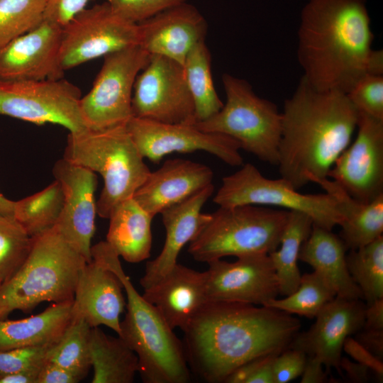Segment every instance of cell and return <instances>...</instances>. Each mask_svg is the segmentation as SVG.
Masks as SVG:
<instances>
[{
  "label": "cell",
  "mask_w": 383,
  "mask_h": 383,
  "mask_svg": "<svg viewBox=\"0 0 383 383\" xmlns=\"http://www.w3.org/2000/svg\"><path fill=\"white\" fill-rule=\"evenodd\" d=\"M213 190L214 186L211 184L160 213L166 231L165 241L159 255L146 264L140 279L143 289L158 282L177 263L180 251L195 237L208 217L209 213H201V209Z\"/></svg>",
  "instance_id": "cell-24"
},
{
  "label": "cell",
  "mask_w": 383,
  "mask_h": 383,
  "mask_svg": "<svg viewBox=\"0 0 383 383\" xmlns=\"http://www.w3.org/2000/svg\"><path fill=\"white\" fill-rule=\"evenodd\" d=\"M63 157L101 175L96 213L104 218L118 204L132 198L151 172L126 125L69 133Z\"/></svg>",
  "instance_id": "cell-6"
},
{
  "label": "cell",
  "mask_w": 383,
  "mask_h": 383,
  "mask_svg": "<svg viewBox=\"0 0 383 383\" xmlns=\"http://www.w3.org/2000/svg\"><path fill=\"white\" fill-rule=\"evenodd\" d=\"M52 172L64 194L62 210L55 226L86 262H89L97 214L96 173L64 157L55 162Z\"/></svg>",
  "instance_id": "cell-17"
},
{
  "label": "cell",
  "mask_w": 383,
  "mask_h": 383,
  "mask_svg": "<svg viewBox=\"0 0 383 383\" xmlns=\"http://www.w3.org/2000/svg\"><path fill=\"white\" fill-rule=\"evenodd\" d=\"M50 347L21 348L0 351V377L44 364Z\"/></svg>",
  "instance_id": "cell-40"
},
{
  "label": "cell",
  "mask_w": 383,
  "mask_h": 383,
  "mask_svg": "<svg viewBox=\"0 0 383 383\" xmlns=\"http://www.w3.org/2000/svg\"><path fill=\"white\" fill-rule=\"evenodd\" d=\"M297 35L302 77L313 88L348 94L367 74L374 39L367 0H309Z\"/></svg>",
  "instance_id": "cell-3"
},
{
  "label": "cell",
  "mask_w": 383,
  "mask_h": 383,
  "mask_svg": "<svg viewBox=\"0 0 383 383\" xmlns=\"http://www.w3.org/2000/svg\"><path fill=\"white\" fill-rule=\"evenodd\" d=\"M14 201L0 194V216H13Z\"/></svg>",
  "instance_id": "cell-52"
},
{
  "label": "cell",
  "mask_w": 383,
  "mask_h": 383,
  "mask_svg": "<svg viewBox=\"0 0 383 383\" xmlns=\"http://www.w3.org/2000/svg\"><path fill=\"white\" fill-rule=\"evenodd\" d=\"M62 26L43 18L31 30L0 48V78L45 80L62 79L59 62Z\"/></svg>",
  "instance_id": "cell-19"
},
{
  "label": "cell",
  "mask_w": 383,
  "mask_h": 383,
  "mask_svg": "<svg viewBox=\"0 0 383 383\" xmlns=\"http://www.w3.org/2000/svg\"><path fill=\"white\" fill-rule=\"evenodd\" d=\"M343 349L357 362L372 370L379 379L382 380L383 363L382 360L367 350L355 339L348 337L344 342Z\"/></svg>",
  "instance_id": "cell-44"
},
{
  "label": "cell",
  "mask_w": 383,
  "mask_h": 383,
  "mask_svg": "<svg viewBox=\"0 0 383 383\" xmlns=\"http://www.w3.org/2000/svg\"><path fill=\"white\" fill-rule=\"evenodd\" d=\"M367 74L383 75L382 50H372L368 60Z\"/></svg>",
  "instance_id": "cell-51"
},
{
  "label": "cell",
  "mask_w": 383,
  "mask_h": 383,
  "mask_svg": "<svg viewBox=\"0 0 383 383\" xmlns=\"http://www.w3.org/2000/svg\"><path fill=\"white\" fill-rule=\"evenodd\" d=\"M73 300L53 303L41 313L18 320L0 319V351L57 343L72 321Z\"/></svg>",
  "instance_id": "cell-26"
},
{
  "label": "cell",
  "mask_w": 383,
  "mask_h": 383,
  "mask_svg": "<svg viewBox=\"0 0 383 383\" xmlns=\"http://www.w3.org/2000/svg\"><path fill=\"white\" fill-rule=\"evenodd\" d=\"M277 355L254 358L235 370L225 383H274L273 361Z\"/></svg>",
  "instance_id": "cell-41"
},
{
  "label": "cell",
  "mask_w": 383,
  "mask_h": 383,
  "mask_svg": "<svg viewBox=\"0 0 383 383\" xmlns=\"http://www.w3.org/2000/svg\"><path fill=\"white\" fill-rule=\"evenodd\" d=\"M46 0H0V48L44 18Z\"/></svg>",
  "instance_id": "cell-36"
},
{
  "label": "cell",
  "mask_w": 383,
  "mask_h": 383,
  "mask_svg": "<svg viewBox=\"0 0 383 383\" xmlns=\"http://www.w3.org/2000/svg\"><path fill=\"white\" fill-rule=\"evenodd\" d=\"M90 353L92 383H131L138 373L136 353L120 336L108 335L99 327L91 328Z\"/></svg>",
  "instance_id": "cell-29"
},
{
  "label": "cell",
  "mask_w": 383,
  "mask_h": 383,
  "mask_svg": "<svg viewBox=\"0 0 383 383\" xmlns=\"http://www.w3.org/2000/svg\"><path fill=\"white\" fill-rule=\"evenodd\" d=\"M340 367L353 382L362 383L369 380L370 369L362 364L352 362L344 357L340 359Z\"/></svg>",
  "instance_id": "cell-48"
},
{
  "label": "cell",
  "mask_w": 383,
  "mask_h": 383,
  "mask_svg": "<svg viewBox=\"0 0 383 383\" xmlns=\"http://www.w3.org/2000/svg\"><path fill=\"white\" fill-rule=\"evenodd\" d=\"M313 182L335 199L343 218L340 237L348 250L357 249L382 235L383 194L370 203H362L329 178L314 179Z\"/></svg>",
  "instance_id": "cell-27"
},
{
  "label": "cell",
  "mask_w": 383,
  "mask_h": 383,
  "mask_svg": "<svg viewBox=\"0 0 383 383\" xmlns=\"http://www.w3.org/2000/svg\"><path fill=\"white\" fill-rule=\"evenodd\" d=\"M357 134L338 156L328 178L350 196L370 203L383 194V119L359 112Z\"/></svg>",
  "instance_id": "cell-15"
},
{
  "label": "cell",
  "mask_w": 383,
  "mask_h": 383,
  "mask_svg": "<svg viewBox=\"0 0 383 383\" xmlns=\"http://www.w3.org/2000/svg\"><path fill=\"white\" fill-rule=\"evenodd\" d=\"M43 365V364L1 377L0 383H38L39 373Z\"/></svg>",
  "instance_id": "cell-50"
},
{
  "label": "cell",
  "mask_w": 383,
  "mask_h": 383,
  "mask_svg": "<svg viewBox=\"0 0 383 383\" xmlns=\"http://www.w3.org/2000/svg\"><path fill=\"white\" fill-rule=\"evenodd\" d=\"M122 283L116 274L91 258L81 269L73 299L72 318L91 328L105 326L120 333V317L126 306Z\"/></svg>",
  "instance_id": "cell-21"
},
{
  "label": "cell",
  "mask_w": 383,
  "mask_h": 383,
  "mask_svg": "<svg viewBox=\"0 0 383 383\" xmlns=\"http://www.w3.org/2000/svg\"><path fill=\"white\" fill-rule=\"evenodd\" d=\"M126 128L142 156L155 164L173 152L203 150L229 165H243L237 140L224 134L201 131L194 124L165 123L132 117Z\"/></svg>",
  "instance_id": "cell-14"
},
{
  "label": "cell",
  "mask_w": 383,
  "mask_h": 383,
  "mask_svg": "<svg viewBox=\"0 0 383 383\" xmlns=\"http://www.w3.org/2000/svg\"><path fill=\"white\" fill-rule=\"evenodd\" d=\"M63 202L62 186L55 179L44 189L14 201L13 217L26 233L34 238L57 224Z\"/></svg>",
  "instance_id": "cell-32"
},
{
  "label": "cell",
  "mask_w": 383,
  "mask_h": 383,
  "mask_svg": "<svg viewBox=\"0 0 383 383\" xmlns=\"http://www.w3.org/2000/svg\"><path fill=\"white\" fill-rule=\"evenodd\" d=\"M90 0H46L44 18L64 26Z\"/></svg>",
  "instance_id": "cell-43"
},
{
  "label": "cell",
  "mask_w": 383,
  "mask_h": 383,
  "mask_svg": "<svg viewBox=\"0 0 383 383\" xmlns=\"http://www.w3.org/2000/svg\"><path fill=\"white\" fill-rule=\"evenodd\" d=\"M301 379V383H323L328 380L323 364L318 359L306 355V361Z\"/></svg>",
  "instance_id": "cell-47"
},
{
  "label": "cell",
  "mask_w": 383,
  "mask_h": 383,
  "mask_svg": "<svg viewBox=\"0 0 383 383\" xmlns=\"http://www.w3.org/2000/svg\"><path fill=\"white\" fill-rule=\"evenodd\" d=\"M33 241L13 216H0V286L23 265Z\"/></svg>",
  "instance_id": "cell-37"
},
{
  "label": "cell",
  "mask_w": 383,
  "mask_h": 383,
  "mask_svg": "<svg viewBox=\"0 0 383 383\" xmlns=\"http://www.w3.org/2000/svg\"><path fill=\"white\" fill-rule=\"evenodd\" d=\"M86 260L54 226L33 238L18 271L0 286V319L13 311H32L42 302L73 300Z\"/></svg>",
  "instance_id": "cell-5"
},
{
  "label": "cell",
  "mask_w": 383,
  "mask_h": 383,
  "mask_svg": "<svg viewBox=\"0 0 383 383\" xmlns=\"http://www.w3.org/2000/svg\"><path fill=\"white\" fill-rule=\"evenodd\" d=\"M133 117L165 123H195L194 104L183 65L152 55L136 77L132 97Z\"/></svg>",
  "instance_id": "cell-13"
},
{
  "label": "cell",
  "mask_w": 383,
  "mask_h": 383,
  "mask_svg": "<svg viewBox=\"0 0 383 383\" xmlns=\"http://www.w3.org/2000/svg\"><path fill=\"white\" fill-rule=\"evenodd\" d=\"M306 361L301 350L289 348L282 351L273 361L274 383H287L301 375Z\"/></svg>",
  "instance_id": "cell-42"
},
{
  "label": "cell",
  "mask_w": 383,
  "mask_h": 383,
  "mask_svg": "<svg viewBox=\"0 0 383 383\" xmlns=\"http://www.w3.org/2000/svg\"><path fill=\"white\" fill-rule=\"evenodd\" d=\"M365 309L360 299L336 296L318 313L307 331L294 337L289 348L318 359L327 372L335 367L342 375L340 362L344 342L363 328Z\"/></svg>",
  "instance_id": "cell-18"
},
{
  "label": "cell",
  "mask_w": 383,
  "mask_h": 383,
  "mask_svg": "<svg viewBox=\"0 0 383 383\" xmlns=\"http://www.w3.org/2000/svg\"><path fill=\"white\" fill-rule=\"evenodd\" d=\"M94 258L114 272L127 297L126 313L120 333L136 353L145 383H187L190 371L183 343L164 321L156 308L140 294L125 273L119 256L106 241L91 248Z\"/></svg>",
  "instance_id": "cell-4"
},
{
  "label": "cell",
  "mask_w": 383,
  "mask_h": 383,
  "mask_svg": "<svg viewBox=\"0 0 383 383\" xmlns=\"http://www.w3.org/2000/svg\"><path fill=\"white\" fill-rule=\"evenodd\" d=\"M300 327L299 319L274 308L209 301L182 331L185 356L200 378L224 382L248 361L289 348Z\"/></svg>",
  "instance_id": "cell-1"
},
{
  "label": "cell",
  "mask_w": 383,
  "mask_h": 383,
  "mask_svg": "<svg viewBox=\"0 0 383 383\" xmlns=\"http://www.w3.org/2000/svg\"><path fill=\"white\" fill-rule=\"evenodd\" d=\"M277 165L282 178L299 190L328 178L335 161L350 145L359 111L346 94L321 91L301 77L284 102Z\"/></svg>",
  "instance_id": "cell-2"
},
{
  "label": "cell",
  "mask_w": 383,
  "mask_h": 383,
  "mask_svg": "<svg viewBox=\"0 0 383 383\" xmlns=\"http://www.w3.org/2000/svg\"><path fill=\"white\" fill-rule=\"evenodd\" d=\"M346 94L360 113L383 119V75L365 74Z\"/></svg>",
  "instance_id": "cell-38"
},
{
  "label": "cell",
  "mask_w": 383,
  "mask_h": 383,
  "mask_svg": "<svg viewBox=\"0 0 383 383\" xmlns=\"http://www.w3.org/2000/svg\"><path fill=\"white\" fill-rule=\"evenodd\" d=\"M289 211L257 205L219 206L189 242L188 252L208 263L226 256L269 254L278 248Z\"/></svg>",
  "instance_id": "cell-7"
},
{
  "label": "cell",
  "mask_w": 383,
  "mask_h": 383,
  "mask_svg": "<svg viewBox=\"0 0 383 383\" xmlns=\"http://www.w3.org/2000/svg\"><path fill=\"white\" fill-rule=\"evenodd\" d=\"M150 57L139 45L104 56L91 89L79 101L88 128L103 130L126 125L133 117L132 97L136 77Z\"/></svg>",
  "instance_id": "cell-10"
},
{
  "label": "cell",
  "mask_w": 383,
  "mask_h": 383,
  "mask_svg": "<svg viewBox=\"0 0 383 383\" xmlns=\"http://www.w3.org/2000/svg\"><path fill=\"white\" fill-rule=\"evenodd\" d=\"M213 201L219 206H272L302 212L313 224L327 230L341 223L343 218L335 199L327 193L301 194L284 178L265 177L250 163L226 176Z\"/></svg>",
  "instance_id": "cell-9"
},
{
  "label": "cell",
  "mask_w": 383,
  "mask_h": 383,
  "mask_svg": "<svg viewBox=\"0 0 383 383\" xmlns=\"http://www.w3.org/2000/svg\"><path fill=\"white\" fill-rule=\"evenodd\" d=\"M84 378L76 372L46 360L40 369L38 383H77Z\"/></svg>",
  "instance_id": "cell-45"
},
{
  "label": "cell",
  "mask_w": 383,
  "mask_h": 383,
  "mask_svg": "<svg viewBox=\"0 0 383 383\" xmlns=\"http://www.w3.org/2000/svg\"><path fill=\"white\" fill-rule=\"evenodd\" d=\"M187 83L195 109V122L208 119L216 113L223 103L218 96L211 74V56L205 43H197L183 64Z\"/></svg>",
  "instance_id": "cell-31"
},
{
  "label": "cell",
  "mask_w": 383,
  "mask_h": 383,
  "mask_svg": "<svg viewBox=\"0 0 383 383\" xmlns=\"http://www.w3.org/2000/svg\"><path fill=\"white\" fill-rule=\"evenodd\" d=\"M91 328L84 319L72 318L70 324L60 340L48 350L47 361L85 377L91 368Z\"/></svg>",
  "instance_id": "cell-35"
},
{
  "label": "cell",
  "mask_w": 383,
  "mask_h": 383,
  "mask_svg": "<svg viewBox=\"0 0 383 383\" xmlns=\"http://www.w3.org/2000/svg\"><path fill=\"white\" fill-rule=\"evenodd\" d=\"M187 0H105L121 16L139 23Z\"/></svg>",
  "instance_id": "cell-39"
},
{
  "label": "cell",
  "mask_w": 383,
  "mask_h": 383,
  "mask_svg": "<svg viewBox=\"0 0 383 383\" xmlns=\"http://www.w3.org/2000/svg\"><path fill=\"white\" fill-rule=\"evenodd\" d=\"M313 224L308 215L289 211L280 248L268 254L277 278L279 294L282 295L292 294L299 285L301 275L297 261L301 245L310 235Z\"/></svg>",
  "instance_id": "cell-30"
},
{
  "label": "cell",
  "mask_w": 383,
  "mask_h": 383,
  "mask_svg": "<svg viewBox=\"0 0 383 383\" xmlns=\"http://www.w3.org/2000/svg\"><path fill=\"white\" fill-rule=\"evenodd\" d=\"M222 82L226 103L208 119L193 124L205 132L228 135L240 149L277 165L282 115L276 104L257 96L245 79L225 73Z\"/></svg>",
  "instance_id": "cell-8"
},
{
  "label": "cell",
  "mask_w": 383,
  "mask_h": 383,
  "mask_svg": "<svg viewBox=\"0 0 383 383\" xmlns=\"http://www.w3.org/2000/svg\"><path fill=\"white\" fill-rule=\"evenodd\" d=\"M355 340L380 360L383 357V329L363 327L355 333Z\"/></svg>",
  "instance_id": "cell-46"
},
{
  "label": "cell",
  "mask_w": 383,
  "mask_h": 383,
  "mask_svg": "<svg viewBox=\"0 0 383 383\" xmlns=\"http://www.w3.org/2000/svg\"><path fill=\"white\" fill-rule=\"evenodd\" d=\"M152 218L133 197L127 199L113 209L106 241L126 262H142L150 256Z\"/></svg>",
  "instance_id": "cell-28"
},
{
  "label": "cell",
  "mask_w": 383,
  "mask_h": 383,
  "mask_svg": "<svg viewBox=\"0 0 383 383\" xmlns=\"http://www.w3.org/2000/svg\"><path fill=\"white\" fill-rule=\"evenodd\" d=\"M142 295L171 329L183 331L209 301L206 272L177 263L158 282L144 289Z\"/></svg>",
  "instance_id": "cell-22"
},
{
  "label": "cell",
  "mask_w": 383,
  "mask_h": 383,
  "mask_svg": "<svg viewBox=\"0 0 383 383\" xmlns=\"http://www.w3.org/2000/svg\"><path fill=\"white\" fill-rule=\"evenodd\" d=\"M139 45V28L104 1L77 13L62 26L59 62L65 72L84 62Z\"/></svg>",
  "instance_id": "cell-12"
},
{
  "label": "cell",
  "mask_w": 383,
  "mask_h": 383,
  "mask_svg": "<svg viewBox=\"0 0 383 383\" xmlns=\"http://www.w3.org/2000/svg\"><path fill=\"white\" fill-rule=\"evenodd\" d=\"M335 296L328 281L314 270L301 277L299 285L292 294L282 299H272L264 306L312 318Z\"/></svg>",
  "instance_id": "cell-34"
},
{
  "label": "cell",
  "mask_w": 383,
  "mask_h": 383,
  "mask_svg": "<svg viewBox=\"0 0 383 383\" xmlns=\"http://www.w3.org/2000/svg\"><path fill=\"white\" fill-rule=\"evenodd\" d=\"M208 166L184 159H171L155 172L135 192L133 199L154 217L212 184Z\"/></svg>",
  "instance_id": "cell-23"
},
{
  "label": "cell",
  "mask_w": 383,
  "mask_h": 383,
  "mask_svg": "<svg viewBox=\"0 0 383 383\" xmlns=\"http://www.w3.org/2000/svg\"><path fill=\"white\" fill-rule=\"evenodd\" d=\"M139 46L183 65L191 50L205 41L207 22L193 5L182 3L139 23Z\"/></svg>",
  "instance_id": "cell-20"
},
{
  "label": "cell",
  "mask_w": 383,
  "mask_h": 383,
  "mask_svg": "<svg viewBox=\"0 0 383 383\" xmlns=\"http://www.w3.org/2000/svg\"><path fill=\"white\" fill-rule=\"evenodd\" d=\"M206 292L209 301H237L264 306L279 294L278 281L268 254L237 257L228 262H209Z\"/></svg>",
  "instance_id": "cell-16"
},
{
  "label": "cell",
  "mask_w": 383,
  "mask_h": 383,
  "mask_svg": "<svg viewBox=\"0 0 383 383\" xmlns=\"http://www.w3.org/2000/svg\"><path fill=\"white\" fill-rule=\"evenodd\" d=\"M347 250L340 237L313 224L310 235L301 245L299 260L320 273L333 287L336 296L361 299H363L361 290L347 267Z\"/></svg>",
  "instance_id": "cell-25"
},
{
  "label": "cell",
  "mask_w": 383,
  "mask_h": 383,
  "mask_svg": "<svg viewBox=\"0 0 383 383\" xmlns=\"http://www.w3.org/2000/svg\"><path fill=\"white\" fill-rule=\"evenodd\" d=\"M365 328L383 329V298L367 305L365 311Z\"/></svg>",
  "instance_id": "cell-49"
},
{
  "label": "cell",
  "mask_w": 383,
  "mask_h": 383,
  "mask_svg": "<svg viewBox=\"0 0 383 383\" xmlns=\"http://www.w3.org/2000/svg\"><path fill=\"white\" fill-rule=\"evenodd\" d=\"M348 272L367 305L383 298V236L346 255Z\"/></svg>",
  "instance_id": "cell-33"
},
{
  "label": "cell",
  "mask_w": 383,
  "mask_h": 383,
  "mask_svg": "<svg viewBox=\"0 0 383 383\" xmlns=\"http://www.w3.org/2000/svg\"><path fill=\"white\" fill-rule=\"evenodd\" d=\"M79 89L66 79L0 78V115L35 124L52 123L70 133L87 131L79 108Z\"/></svg>",
  "instance_id": "cell-11"
}]
</instances>
